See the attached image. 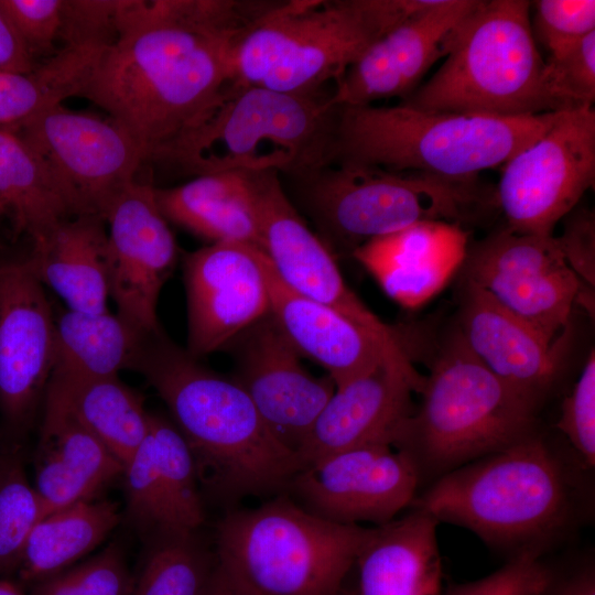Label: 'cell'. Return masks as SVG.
<instances>
[{"label": "cell", "mask_w": 595, "mask_h": 595, "mask_svg": "<svg viewBox=\"0 0 595 595\" xmlns=\"http://www.w3.org/2000/svg\"><path fill=\"white\" fill-rule=\"evenodd\" d=\"M250 29L227 0H159L156 20L108 46L79 97L151 160L234 82V50Z\"/></svg>", "instance_id": "6da1fadb"}, {"label": "cell", "mask_w": 595, "mask_h": 595, "mask_svg": "<svg viewBox=\"0 0 595 595\" xmlns=\"http://www.w3.org/2000/svg\"><path fill=\"white\" fill-rule=\"evenodd\" d=\"M129 369L166 404L192 453L199 487L215 501L280 495L302 469L239 383L202 365L161 327L142 335Z\"/></svg>", "instance_id": "7a4b0ae2"}, {"label": "cell", "mask_w": 595, "mask_h": 595, "mask_svg": "<svg viewBox=\"0 0 595 595\" xmlns=\"http://www.w3.org/2000/svg\"><path fill=\"white\" fill-rule=\"evenodd\" d=\"M571 475L538 431L439 477L411 507L470 530L509 559L542 555L573 523Z\"/></svg>", "instance_id": "3957f363"}, {"label": "cell", "mask_w": 595, "mask_h": 595, "mask_svg": "<svg viewBox=\"0 0 595 595\" xmlns=\"http://www.w3.org/2000/svg\"><path fill=\"white\" fill-rule=\"evenodd\" d=\"M332 93L229 84L152 161L193 175L277 171L296 177L333 163Z\"/></svg>", "instance_id": "277c9868"}, {"label": "cell", "mask_w": 595, "mask_h": 595, "mask_svg": "<svg viewBox=\"0 0 595 595\" xmlns=\"http://www.w3.org/2000/svg\"><path fill=\"white\" fill-rule=\"evenodd\" d=\"M333 163L474 181L539 139L559 111L497 117L392 107L337 106Z\"/></svg>", "instance_id": "5b68a950"}, {"label": "cell", "mask_w": 595, "mask_h": 595, "mask_svg": "<svg viewBox=\"0 0 595 595\" xmlns=\"http://www.w3.org/2000/svg\"><path fill=\"white\" fill-rule=\"evenodd\" d=\"M420 404L391 446L422 477H439L539 431V410L497 378L467 347L455 324L435 346Z\"/></svg>", "instance_id": "8992f818"}, {"label": "cell", "mask_w": 595, "mask_h": 595, "mask_svg": "<svg viewBox=\"0 0 595 595\" xmlns=\"http://www.w3.org/2000/svg\"><path fill=\"white\" fill-rule=\"evenodd\" d=\"M434 0L278 1L238 42L234 83L324 91L383 34Z\"/></svg>", "instance_id": "52a82bcc"}, {"label": "cell", "mask_w": 595, "mask_h": 595, "mask_svg": "<svg viewBox=\"0 0 595 595\" xmlns=\"http://www.w3.org/2000/svg\"><path fill=\"white\" fill-rule=\"evenodd\" d=\"M524 0H477L441 66L401 105L425 111L532 116L562 111Z\"/></svg>", "instance_id": "ba28073f"}, {"label": "cell", "mask_w": 595, "mask_h": 595, "mask_svg": "<svg viewBox=\"0 0 595 595\" xmlns=\"http://www.w3.org/2000/svg\"><path fill=\"white\" fill-rule=\"evenodd\" d=\"M370 532L280 494L253 509L229 510L217 524L215 553L261 595H338Z\"/></svg>", "instance_id": "9c48e42d"}, {"label": "cell", "mask_w": 595, "mask_h": 595, "mask_svg": "<svg viewBox=\"0 0 595 595\" xmlns=\"http://www.w3.org/2000/svg\"><path fill=\"white\" fill-rule=\"evenodd\" d=\"M326 238L353 252L366 241L418 221L459 224L486 201L474 181L379 166L332 163L292 177Z\"/></svg>", "instance_id": "30bf717a"}, {"label": "cell", "mask_w": 595, "mask_h": 595, "mask_svg": "<svg viewBox=\"0 0 595 595\" xmlns=\"http://www.w3.org/2000/svg\"><path fill=\"white\" fill-rule=\"evenodd\" d=\"M595 183L593 106L559 111L551 127L504 164L496 201L507 228L553 235Z\"/></svg>", "instance_id": "8fae6325"}, {"label": "cell", "mask_w": 595, "mask_h": 595, "mask_svg": "<svg viewBox=\"0 0 595 595\" xmlns=\"http://www.w3.org/2000/svg\"><path fill=\"white\" fill-rule=\"evenodd\" d=\"M10 130L44 161L73 216L104 218L147 160L141 145L112 119L62 105Z\"/></svg>", "instance_id": "7c38bea8"}, {"label": "cell", "mask_w": 595, "mask_h": 595, "mask_svg": "<svg viewBox=\"0 0 595 595\" xmlns=\"http://www.w3.org/2000/svg\"><path fill=\"white\" fill-rule=\"evenodd\" d=\"M462 278L553 343L567 327L582 281L554 235L505 227L468 245Z\"/></svg>", "instance_id": "4fadbf2b"}, {"label": "cell", "mask_w": 595, "mask_h": 595, "mask_svg": "<svg viewBox=\"0 0 595 595\" xmlns=\"http://www.w3.org/2000/svg\"><path fill=\"white\" fill-rule=\"evenodd\" d=\"M55 365V316L28 259L0 260V414L11 435L32 425Z\"/></svg>", "instance_id": "5bb4252c"}, {"label": "cell", "mask_w": 595, "mask_h": 595, "mask_svg": "<svg viewBox=\"0 0 595 595\" xmlns=\"http://www.w3.org/2000/svg\"><path fill=\"white\" fill-rule=\"evenodd\" d=\"M420 485L410 458L390 444L342 451L303 467L286 491L310 512L342 524H385L410 507Z\"/></svg>", "instance_id": "9a60e30c"}, {"label": "cell", "mask_w": 595, "mask_h": 595, "mask_svg": "<svg viewBox=\"0 0 595 595\" xmlns=\"http://www.w3.org/2000/svg\"><path fill=\"white\" fill-rule=\"evenodd\" d=\"M246 173L256 204L261 250L281 281L380 337L399 343L396 327L383 323L346 284L332 252L289 199L279 173Z\"/></svg>", "instance_id": "2e32d148"}, {"label": "cell", "mask_w": 595, "mask_h": 595, "mask_svg": "<svg viewBox=\"0 0 595 595\" xmlns=\"http://www.w3.org/2000/svg\"><path fill=\"white\" fill-rule=\"evenodd\" d=\"M109 295L117 315L139 333L160 328L161 290L174 271L177 245L149 184L132 182L105 215Z\"/></svg>", "instance_id": "e0dca14e"}, {"label": "cell", "mask_w": 595, "mask_h": 595, "mask_svg": "<svg viewBox=\"0 0 595 595\" xmlns=\"http://www.w3.org/2000/svg\"><path fill=\"white\" fill-rule=\"evenodd\" d=\"M226 347L236 361L232 378L247 392L271 434L298 455L335 391L333 379L328 375L315 377L304 368L301 355L270 312Z\"/></svg>", "instance_id": "ac0fdd59"}, {"label": "cell", "mask_w": 595, "mask_h": 595, "mask_svg": "<svg viewBox=\"0 0 595 595\" xmlns=\"http://www.w3.org/2000/svg\"><path fill=\"white\" fill-rule=\"evenodd\" d=\"M187 348L199 358L226 346L270 310L262 250L219 241L185 255Z\"/></svg>", "instance_id": "d6986e66"}, {"label": "cell", "mask_w": 595, "mask_h": 595, "mask_svg": "<svg viewBox=\"0 0 595 595\" xmlns=\"http://www.w3.org/2000/svg\"><path fill=\"white\" fill-rule=\"evenodd\" d=\"M424 376L400 349L335 388L298 452L302 468L332 454L391 440L413 410Z\"/></svg>", "instance_id": "ffe728a7"}, {"label": "cell", "mask_w": 595, "mask_h": 595, "mask_svg": "<svg viewBox=\"0 0 595 595\" xmlns=\"http://www.w3.org/2000/svg\"><path fill=\"white\" fill-rule=\"evenodd\" d=\"M477 0H434L376 42L335 83L334 106H365L407 98L423 76L448 54Z\"/></svg>", "instance_id": "44dd1931"}, {"label": "cell", "mask_w": 595, "mask_h": 595, "mask_svg": "<svg viewBox=\"0 0 595 595\" xmlns=\"http://www.w3.org/2000/svg\"><path fill=\"white\" fill-rule=\"evenodd\" d=\"M455 326L469 350L497 378L540 409L561 375L567 327L553 343H548L463 278Z\"/></svg>", "instance_id": "7402d4cb"}, {"label": "cell", "mask_w": 595, "mask_h": 595, "mask_svg": "<svg viewBox=\"0 0 595 595\" xmlns=\"http://www.w3.org/2000/svg\"><path fill=\"white\" fill-rule=\"evenodd\" d=\"M270 314L295 350L321 365L338 387L402 349L325 304L284 284L262 251ZM403 350V349H402Z\"/></svg>", "instance_id": "603a6c76"}, {"label": "cell", "mask_w": 595, "mask_h": 595, "mask_svg": "<svg viewBox=\"0 0 595 595\" xmlns=\"http://www.w3.org/2000/svg\"><path fill=\"white\" fill-rule=\"evenodd\" d=\"M468 245V234L459 224L425 220L370 239L351 255L388 296L405 309H416L461 270Z\"/></svg>", "instance_id": "cb8c5ba5"}, {"label": "cell", "mask_w": 595, "mask_h": 595, "mask_svg": "<svg viewBox=\"0 0 595 595\" xmlns=\"http://www.w3.org/2000/svg\"><path fill=\"white\" fill-rule=\"evenodd\" d=\"M34 469V488L50 513L94 499L101 488L122 475L123 465L48 383Z\"/></svg>", "instance_id": "d4e9b609"}, {"label": "cell", "mask_w": 595, "mask_h": 595, "mask_svg": "<svg viewBox=\"0 0 595 595\" xmlns=\"http://www.w3.org/2000/svg\"><path fill=\"white\" fill-rule=\"evenodd\" d=\"M437 524L431 515L412 508L371 528L354 564V595H443Z\"/></svg>", "instance_id": "484cf974"}, {"label": "cell", "mask_w": 595, "mask_h": 595, "mask_svg": "<svg viewBox=\"0 0 595 595\" xmlns=\"http://www.w3.org/2000/svg\"><path fill=\"white\" fill-rule=\"evenodd\" d=\"M97 215L64 220L42 244L33 246L28 262L43 286L54 291L66 309L102 313L109 295L108 232Z\"/></svg>", "instance_id": "4316f807"}, {"label": "cell", "mask_w": 595, "mask_h": 595, "mask_svg": "<svg viewBox=\"0 0 595 595\" xmlns=\"http://www.w3.org/2000/svg\"><path fill=\"white\" fill-rule=\"evenodd\" d=\"M166 218L212 240L236 241L261 249L259 221L245 171L198 175L172 188H155Z\"/></svg>", "instance_id": "83f0119b"}, {"label": "cell", "mask_w": 595, "mask_h": 595, "mask_svg": "<svg viewBox=\"0 0 595 595\" xmlns=\"http://www.w3.org/2000/svg\"><path fill=\"white\" fill-rule=\"evenodd\" d=\"M33 246L45 241L72 210L41 156L14 131L0 128V217Z\"/></svg>", "instance_id": "f1b7e54d"}, {"label": "cell", "mask_w": 595, "mask_h": 595, "mask_svg": "<svg viewBox=\"0 0 595 595\" xmlns=\"http://www.w3.org/2000/svg\"><path fill=\"white\" fill-rule=\"evenodd\" d=\"M121 512L111 500H84L50 512L32 530L17 574L33 585L68 567L94 550L118 526Z\"/></svg>", "instance_id": "f546056e"}, {"label": "cell", "mask_w": 595, "mask_h": 595, "mask_svg": "<svg viewBox=\"0 0 595 595\" xmlns=\"http://www.w3.org/2000/svg\"><path fill=\"white\" fill-rule=\"evenodd\" d=\"M48 383L122 465L147 437L151 413L145 410L141 394L119 376L80 378L52 372Z\"/></svg>", "instance_id": "4dcf8cb0"}, {"label": "cell", "mask_w": 595, "mask_h": 595, "mask_svg": "<svg viewBox=\"0 0 595 595\" xmlns=\"http://www.w3.org/2000/svg\"><path fill=\"white\" fill-rule=\"evenodd\" d=\"M53 372L80 378L118 376L129 369L142 337L119 315L108 311L85 313L62 310L55 314ZM145 334V333H144Z\"/></svg>", "instance_id": "1f68e13d"}, {"label": "cell", "mask_w": 595, "mask_h": 595, "mask_svg": "<svg viewBox=\"0 0 595 595\" xmlns=\"http://www.w3.org/2000/svg\"><path fill=\"white\" fill-rule=\"evenodd\" d=\"M108 46H65L26 73L0 71V128L12 129L79 96Z\"/></svg>", "instance_id": "d6a6232c"}, {"label": "cell", "mask_w": 595, "mask_h": 595, "mask_svg": "<svg viewBox=\"0 0 595 595\" xmlns=\"http://www.w3.org/2000/svg\"><path fill=\"white\" fill-rule=\"evenodd\" d=\"M148 543L131 595H204L217 558L198 531L161 534Z\"/></svg>", "instance_id": "836d02e7"}, {"label": "cell", "mask_w": 595, "mask_h": 595, "mask_svg": "<svg viewBox=\"0 0 595 595\" xmlns=\"http://www.w3.org/2000/svg\"><path fill=\"white\" fill-rule=\"evenodd\" d=\"M149 432L155 450L166 534L198 531L205 511L192 453L165 418L151 413Z\"/></svg>", "instance_id": "e575fe53"}, {"label": "cell", "mask_w": 595, "mask_h": 595, "mask_svg": "<svg viewBox=\"0 0 595 595\" xmlns=\"http://www.w3.org/2000/svg\"><path fill=\"white\" fill-rule=\"evenodd\" d=\"M48 510L20 461L0 455V578L17 573L25 543Z\"/></svg>", "instance_id": "d590c367"}, {"label": "cell", "mask_w": 595, "mask_h": 595, "mask_svg": "<svg viewBox=\"0 0 595 595\" xmlns=\"http://www.w3.org/2000/svg\"><path fill=\"white\" fill-rule=\"evenodd\" d=\"M132 586L125 556L112 544L84 563L33 584L28 595H131Z\"/></svg>", "instance_id": "8d00e7d4"}, {"label": "cell", "mask_w": 595, "mask_h": 595, "mask_svg": "<svg viewBox=\"0 0 595 595\" xmlns=\"http://www.w3.org/2000/svg\"><path fill=\"white\" fill-rule=\"evenodd\" d=\"M549 88L562 110L593 106L595 32L545 60Z\"/></svg>", "instance_id": "74e56055"}, {"label": "cell", "mask_w": 595, "mask_h": 595, "mask_svg": "<svg viewBox=\"0 0 595 595\" xmlns=\"http://www.w3.org/2000/svg\"><path fill=\"white\" fill-rule=\"evenodd\" d=\"M532 31L549 52H560L595 32L594 0L533 1Z\"/></svg>", "instance_id": "f35d334b"}, {"label": "cell", "mask_w": 595, "mask_h": 595, "mask_svg": "<svg viewBox=\"0 0 595 595\" xmlns=\"http://www.w3.org/2000/svg\"><path fill=\"white\" fill-rule=\"evenodd\" d=\"M556 428L583 465H595V355L591 351L570 394L563 400Z\"/></svg>", "instance_id": "ab89813d"}, {"label": "cell", "mask_w": 595, "mask_h": 595, "mask_svg": "<svg viewBox=\"0 0 595 595\" xmlns=\"http://www.w3.org/2000/svg\"><path fill=\"white\" fill-rule=\"evenodd\" d=\"M553 572L541 555L521 554L483 578L453 585L443 595H540Z\"/></svg>", "instance_id": "60d3db41"}, {"label": "cell", "mask_w": 595, "mask_h": 595, "mask_svg": "<svg viewBox=\"0 0 595 595\" xmlns=\"http://www.w3.org/2000/svg\"><path fill=\"white\" fill-rule=\"evenodd\" d=\"M64 0H0L8 18L31 54L51 53L60 40Z\"/></svg>", "instance_id": "b9f144b4"}, {"label": "cell", "mask_w": 595, "mask_h": 595, "mask_svg": "<svg viewBox=\"0 0 595 595\" xmlns=\"http://www.w3.org/2000/svg\"><path fill=\"white\" fill-rule=\"evenodd\" d=\"M117 0H64L60 33L65 46H110L118 39Z\"/></svg>", "instance_id": "7bdbcfd3"}, {"label": "cell", "mask_w": 595, "mask_h": 595, "mask_svg": "<svg viewBox=\"0 0 595 595\" xmlns=\"http://www.w3.org/2000/svg\"><path fill=\"white\" fill-rule=\"evenodd\" d=\"M561 236L556 237L564 258L581 281L594 288L595 217L587 208L573 209L565 216Z\"/></svg>", "instance_id": "ee69618b"}, {"label": "cell", "mask_w": 595, "mask_h": 595, "mask_svg": "<svg viewBox=\"0 0 595 595\" xmlns=\"http://www.w3.org/2000/svg\"><path fill=\"white\" fill-rule=\"evenodd\" d=\"M35 66L34 56L0 10V71L26 73Z\"/></svg>", "instance_id": "f6af8a7d"}, {"label": "cell", "mask_w": 595, "mask_h": 595, "mask_svg": "<svg viewBox=\"0 0 595 595\" xmlns=\"http://www.w3.org/2000/svg\"><path fill=\"white\" fill-rule=\"evenodd\" d=\"M540 595H595L594 564L585 563L574 571L552 578Z\"/></svg>", "instance_id": "bcb514c9"}, {"label": "cell", "mask_w": 595, "mask_h": 595, "mask_svg": "<svg viewBox=\"0 0 595 595\" xmlns=\"http://www.w3.org/2000/svg\"><path fill=\"white\" fill-rule=\"evenodd\" d=\"M204 595H261L218 560Z\"/></svg>", "instance_id": "7dc6e473"}, {"label": "cell", "mask_w": 595, "mask_h": 595, "mask_svg": "<svg viewBox=\"0 0 595 595\" xmlns=\"http://www.w3.org/2000/svg\"><path fill=\"white\" fill-rule=\"evenodd\" d=\"M0 595H28L23 586L8 578H0Z\"/></svg>", "instance_id": "c3c4849f"}, {"label": "cell", "mask_w": 595, "mask_h": 595, "mask_svg": "<svg viewBox=\"0 0 595 595\" xmlns=\"http://www.w3.org/2000/svg\"><path fill=\"white\" fill-rule=\"evenodd\" d=\"M338 595H354L353 587L344 584Z\"/></svg>", "instance_id": "681fc988"}]
</instances>
